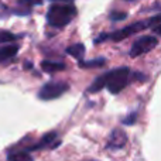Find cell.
<instances>
[{"label":"cell","mask_w":161,"mask_h":161,"mask_svg":"<svg viewBox=\"0 0 161 161\" xmlns=\"http://www.w3.org/2000/svg\"><path fill=\"white\" fill-rule=\"evenodd\" d=\"M59 144L58 136H57L55 131H51V133H47L41 140H40L37 144L31 146L28 150H41V148H54Z\"/></svg>","instance_id":"cell-7"},{"label":"cell","mask_w":161,"mask_h":161,"mask_svg":"<svg viewBox=\"0 0 161 161\" xmlns=\"http://www.w3.org/2000/svg\"><path fill=\"white\" fill-rule=\"evenodd\" d=\"M76 14V8L69 4H53L47 11V21L55 28L68 25Z\"/></svg>","instance_id":"cell-2"},{"label":"cell","mask_w":161,"mask_h":161,"mask_svg":"<svg viewBox=\"0 0 161 161\" xmlns=\"http://www.w3.org/2000/svg\"><path fill=\"white\" fill-rule=\"evenodd\" d=\"M126 17H127V14L126 13H117V11H113V13L110 14L112 21H120V20H125Z\"/></svg>","instance_id":"cell-14"},{"label":"cell","mask_w":161,"mask_h":161,"mask_svg":"<svg viewBox=\"0 0 161 161\" xmlns=\"http://www.w3.org/2000/svg\"><path fill=\"white\" fill-rule=\"evenodd\" d=\"M19 51V45L16 44H7L0 47V62H4L11 59Z\"/></svg>","instance_id":"cell-8"},{"label":"cell","mask_w":161,"mask_h":161,"mask_svg":"<svg viewBox=\"0 0 161 161\" xmlns=\"http://www.w3.org/2000/svg\"><path fill=\"white\" fill-rule=\"evenodd\" d=\"M126 2H131V0H126Z\"/></svg>","instance_id":"cell-20"},{"label":"cell","mask_w":161,"mask_h":161,"mask_svg":"<svg viewBox=\"0 0 161 161\" xmlns=\"http://www.w3.org/2000/svg\"><path fill=\"white\" fill-rule=\"evenodd\" d=\"M53 2H68V3H71V2H74V0H53Z\"/></svg>","instance_id":"cell-18"},{"label":"cell","mask_w":161,"mask_h":161,"mask_svg":"<svg viewBox=\"0 0 161 161\" xmlns=\"http://www.w3.org/2000/svg\"><path fill=\"white\" fill-rule=\"evenodd\" d=\"M68 88H69V86L65 82H48L40 89L38 97L42 100L57 99V97L62 96V95L68 91Z\"/></svg>","instance_id":"cell-5"},{"label":"cell","mask_w":161,"mask_h":161,"mask_svg":"<svg viewBox=\"0 0 161 161\" xmlns=\"http://www.w3.org/2000/svg\"><path fill=\"white\" fill-rule=\"evenodd\" d=\"M127 143V136L126 133L122 130V129H114L113 131L109 136V142L106 147L109 150H119V148H123Z\"/></svg>","instance_id":"cell-6"},{"label":"cell","mask_w":161,"mask_h":161,"mask_svg":"<svg viewBox=\"0 0 161 161\" xmlns=\"http://www.w3.org/2000/svg\"><path fill=\"white\" fill-rule=\"evenodd\" d=\"M134 120H136V113H133V114H131V116L126 117V119L123 120V123H125V125H133V123H134Z\"/></svg>","instance_id":"cell-16"},{"label":"cell","mask_w":161,"mask_h":161,"mask_svg":"<svg viewBox=\"0 0 161 161\" xmlns=\"http://www.w3.org/2000/svg\"><path fill=\"white\" fill-rule=\"evenodd\" d=\"M106 64V59H92V61H79L80 68H95V67H103Z\"/></svg>","instance_id":"cell-12"},{"label":"cell","mask_w":161,"mask_h":161,"mask_svg":"<svg viewBox=\"0 0 161 161\" xmlns=\"http://www.w3.org/2000/svg\"><path fill=\"white\" fill-rule=\"evenodd\" d=\"M129 79H130V69L129 68L123 67L117 68V69H112L95 80L89 86L88 92L95 93V92L102 91L103 88H108L109 92H112V93H119L127 86Z\"/></svg>","instance_id":"cell-1"},{"label":"cell","mask_w":161,"mask_h":161,"mask_svg":"<svg viewBox=\"0 0 161 161\" xmlns=\"http://www.w3.org/2000/svg\"><path fill=\"white\" fill-rule=\"evenodd\" d=\"M89 161H97V160H89Z\"/></svg>","instance_id":"cell-19"},{"label":"cell","mask_w":161,"mask_h":161,"mask_svg":"<svg viewBox=\"0 0 161 161\" xmlns=\"http://www.w3.org/2000/svg\"><path fill=\"white\" fill-rule=\"evenodd\" d=\"M67 54H69V55H72L74 58L79 59L82 58L83 55H85V45L83 44H74L71 45V47L67 48Z\"/></svg>","instance_id":"cell-10"},{"label":"cell","mask_w":161,"mask_h":161,"mask_svg":"<svg viewBox=\"0 0 161 161\" xmlns=\"http://www.w3.org/2000/svg\"><path fill=\"white\" fill-rule=\"evenodd\" d=\"M41 68L42 71L48 74H55V72H59V71H64L65 68V64L64 62H55V61H42L41 62Z\"/></svg>","instance_id":"cell-9"},{"label":"cell","mask_w":161,"mask_h":161,"mask_svg":"<svg viewBox=\"0 0 161 161\" xmlns=\"http://www.w3.org/2000/svg\"><path fill=\"white\" fill-rule=\"evenodd\" d=\"M157 44H158V41H157V38L154 36H143L133 42L130 51H129V55H130L131 58L144 55V54L150 53L153 48H156Z\"/></svg>","instance_id":"cell-4"},{"label":"cell","mask_w":161,"mask_h":161,"mask_svg":"<svg viewBox=\"0 0 161 161\" xmlns=\"http://www.w3.org/2000/svg\"><path fill=\"white\" fill-rule=\"evenodd\" d=\"M161 23V14L158 16H154V17H150L147 20H143V21H137V23H133V24L127 25V27L122 28V30H117L112 34H108V38L113 40V41H122V40L127 38V37L133 36V34L139 33V31L144 30V28H148V27H154V25L160 24Z\"/></svg>","instance_id":"cell-3"},{"label":"cell","mask_w":161,"mask_h":161,"mask_svg":"<svg viewBox=\"0 0 161 161\" xmlns=\"http://www.w3.org/2000/svg\"><path fill=\"white\" fill-rule=\"evenodd\" d=\"M8 161H34L28 151H13L7 156Z\"/></svg>","instance_id":"cell-11"},{"label":"cell","mask_w":161,"mask_h":161,"mask_svg":"<svg viewBox=\"0 0 161 161\" xmlns=\"http://www.w3.org/2000/svg\"><path fill=\"white\" fill-rule=\"evenodd\" d=\"M16 38L17 37L14 34L8 33V31H0V42H11Z\"/></svg>","instance_id":"cell-13"},{"label":"cell","mask_w":161,"mask_h":161,"mask_svg":"<svg viewBox=\"0 0 161 161\" xmlns=\"http://www.w3.org/2000/svg\"><path fill=\"white\" fill-rule=\"evenodd\" d=\"M42 0H19V4H24V6H36V4H41Z\"/></svg>","instance_id":"cell-15"},{"label":"cell","mask_w":161,"mask_h":161,"mask_svg":"<svg viewBox=\"0 0 161 161\" xmlns=\"http://www.w3.org/2000/svg\"><path fill=\"white\" fill-rule=\"evenodd\" d=\"M153 31H154L156 34H158V36L161 37V23H160V24H157V25H154V27H153Z\"/></svg>","instance_id":"cell-17"}]
</instances>
